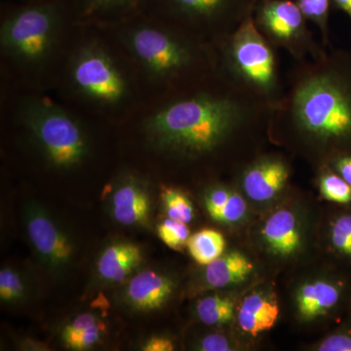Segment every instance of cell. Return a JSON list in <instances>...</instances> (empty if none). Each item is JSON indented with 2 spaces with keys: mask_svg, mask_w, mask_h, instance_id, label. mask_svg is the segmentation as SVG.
<instances>
[{
  "mask_svg": "<svg viewBox=\"0 0 351 351\" xmlns=\"http://www.w3.org/2000/svg\"><path fill=\"white\" fill-rule=\"evenodd\" d=\"M80 15L78 0H32L4 16L0 47L21 68H43L52 58L71 14Z\"/></svg>",
  "mask_w": 351,
  "mask_h": 351,
  "instance_id": "277c9868",
  "label": "cell"
},
{
  "mask_svg": "<svg viewBox=\"0 0 351 351\" xmlns=\"http://www.w3.org/2000/svg\"><path fill=\"white\" fill-rule=\"evenodd\" d=\"M280 314L276 297L258 292L247 295L237 311L240 329L252 337L269 331L276 326Z\"/></svg>",
  "mask_w": 351,
  "mask_h": 351,
  "instance_id": "e0dca14e",
  "label": "cell"
},
{
  "mask_svg": "<svg viewBox=\"0 0 351 351\" xmlns=\"http://www.w3.org/2000/svg\"><path fill=\"white\" fill-rule=\"evenodd\" d=\"M147 0H78L80 19L123 22L145 11Z\"/></svg>",
  "mask_w": 351,
  "mask_h": 351,
  "instance_id": "d6986e66",
  "label": "cell"
},
{
  "mask_svg": "<svg viewBox=\"0 0 351 351\" xmlns=\"http://www.w3.org/2000/svg\"><path fill=\"white\" fill-rule=\"evenodd\" d=\"M175 282L171 277L154 269L135 274L124 290V301L142 313L160 309L172 297Z\"/></svg>",
  "mask_w": 351,
  "mask_h": 351,
  "instance_id": "4fadbf2b",
  "label": "cell"
},
{
  "mask_svg": "<svg viewBox=\"0 0 351 351\" xmlns=\"http://www.w3.org/2000/svg\"><path fill=\"white\" fill-rule=\"evenodd\" d=\"M206 77L197 89L169 101L147 120L145 132L157 149L197 158L270 129L274 107L233 82L219 66L203 85Z\"/></svg>",
  "mask_w": 351,
  "mask_h": 351,
  "instance_id": "6da1fadb",
  "label": "cell"
},
{
  "mask_svg": "<svg viewBox=\"0 0 351 351\" xmlns=\"http://www.w3.org/2000/svg\"><path fill=\"white\" fill-rule=\"evenodd\" d=\"M186 225L188 223L167 218L157 226V234L169 248L180 250L182 247L186 246L191 237V232Z\"/></svg>",
  "mask_w": 351,
  "mask_h": 351,
  "instance_id": "f1b7e54d",
  "label": "cell"
},
{
  "mask_svg": "<svg viewBox=\"0 0 351 351\" xmlns=\"http://www.w3.org/2000/svg\"><path fill=\"white\" fill-rule=\"evenodd\" d=\"M335 5L343 11L351 20V0H332Z\"/></svg>",
  "mask_w": 351,
  "mask_h": 351,
  "instance_id": "836d02e7",
  "label": "cell"
},
{
  "mask_svg": "<svg viewBox=\"0 0 351 351\" xmlns=\"http://www.w3.org/2000/svg\"><path fill=\"white\" fill-rule=\"evenodd\" d=\"M24 217L29 242L41 262L55 271L66 269L75 257L71 237L36 203L27 205Z\"/></svg>",
  "mask_w": 351,
  "mask_h": 351,
  "instance_id": "30bf717a",
  "label": "cell"
},
{
  "mask_svg": "<svg viewBox=\"0 0 351 351\" xmlns=\"http://www.w3.org/2000/svg\"><path fill=\"white\" fill-rule=\"evenodd\" d=\"M162 203L167 218L177 219L184 223H189L195 218V207L189 196L174 188L163 189Z\"/></svg>",
  "mask_w": 351,
  "mask_h": 351,
  "instance_id": "484cf974",
  "label": "cell"
},
{
  "mask_svg": "<svg viewBox=\"0 0 351 351\" xmlns=\"http://www.w3.org/2000/svg\"><path fill=\"white\" fill-rule=\"evenodd\" d=\"M320 351H351V330L343 329L330 335L318 345Z\"/></svg>",
  "mask_w": 351,
  "mask_h": 351,
  "instance_id": "f546056e",
  "label": "cell"
},
{
  "mask_svg": "<svg viewBox=\"0 0 351 351\" xmlns=\"http://www.w3.org/2000/svg\"><path fill=\"white\" fill-rule=\"evenodd\" d=\"M321 195L328 201L339 205H351V186L338 173L324 165L319 177Z\"/></svg>",
  "mask_w": 351,
  "mask_h": 351,
  "instance_id": "d4e9b609",
  "label": "cell"
},
{
  "mask_svg": "<svg viewBox=\"0 0 351 351\" xmlns=\"http://www.w3.org/2000/svg\"><path fill=\"white\" fill-rule=\"evenodd\" d=\"M144 252L137 244L128 241L112 242L99 255L96 270L104 282H123L144 263Z\"/></svg>",
  "mask_w": 351,
  "mask_h": 351,
  "instance_id": "9a60e30c",
  "label": "cell"
},
{
  "mask_svg": "<svg viewBox=\"0 0 351 351\" xmlns=\"http://www.w3.org/2000/svg\"><path fill=\"white\" fill-rule=\"evenodd\" d=\"M27 286L24 277L13 267L0 270V300L7 304L19 302L25 299Z\"/></svg>",
  "mask_w": 351,
  "mask_h": 351,
  "instance_id": "83f0119b",
  "label": "cell"
},
{
  "mask_svg": "<svg viewBox=\"0 0 351 351\" xmlns=\"http://www.w3.org/2000/svg\"><path fill=\"white\" fill-rule=\"evenodd\" d=\"M69 77L77 96L100 108L119 107L130 95V84L123 69L97 43L84 44L76 51Z\"/></svg>",
  "mask_w": 351,
  "mask_h": 351,
  "instance_id": "ba28073f",
  "label": "cell"
},
{
  "mask_svg": "<svg viewBox=\"0 0 351 351\" xmlns=\"http://www.w3.org/2000/svg\"><path fill=\"white\" fill-rule=\"evenodd\" d=\"M235 306L232 298L212 295L196 302L195 311L201 322L218 326L230 322L234 317Z\"/></svg>",
  "mask_w": 351,
  "mask_h": 351,
  "instance_id": "603a6c76",
  "label": "cell"
},
{
  "mask_svg": "<svg viewBox=\"0 0 351 351\" xmlns=\"http://www.w3.org/2000/svg\"><path fill=\"white\" fill-rule=\"evenodd\" d=\"M20 119L46 160L57 169L75 168L89 154V141L80 122L51 101L38 98L23 101Z\"/></svg>",
  "mask_w": 351,
  "mask_h": 351,
  "instance_id": "8992f818",
  "label": "cell"
},
{
  "mask_svg": "<svg viewBox=\"0 0 351 351\" xmlns=\"http://www.w3.org/2000/svg\"><path fill=\"white\" fill-rule=\"evenodd\" d=\"M263 239L269 250L279 257H291L302 248L299 221L289 209L277 210L270 215L263 228Z\"/></svg>",
  "mask_w": 351,
  "mask_h": 351,
  "instance_id": "2e32d148",
  "label": "cell"
},
{
  "mask_svg": "<svg viewBox=\"0 0 351 351\" xmlns=\"http://www.w3.org/2000/svg\"><path fill=\"white\" fill-rule=\"evenodd\" d=\"M257 0H147L157 17L218 47L250 14Z\"/></svg>",
  "mask_w": 351,
  "mask_h": 351,
  "instance_id": "52a82bcc",
  "label": "cell"
},
{
  "mask_svg": "<svg viewBox=\"0 0 351 351\" xmlns=\"http://www.w3.org/2000/svg\"><path fill=\"white\" fill-rule=\"evenodd\" d=\"M253 18L265 39L276 49L287 51L295 62L319 57L327 49L313 38L295 1L257 0Z\"/></svg>",
  "mask_w": 351,
  "mask_h": 351,
  "instance_id": "9c48e42d",
  "label": "cell"
},
{
  "mask_svg": "<svg viewBox=\"0 0 351 351\" xmlns=\"http://www.w3.org/2000/svg\"><path fill=\"white\" fill-rule=\"evenodd\" d=\"M331 1L332 0H295V3L301 9L306 20L317 25L322 36L323 46L326 48L329 45L328 20Z\"/></svg>",
  "mask_w": 351,
  "mask_h": 351,
  "instance_id": "4316f807",
  "label": "cell"
},
{
  "mask_svg": "<svg viewBox=\"0 0 351 351\" xmlns=\"http://www.w3.org/2000/svg\"><path fill=\"white\" fill-rule=\"evenodd\" d=\"M254 269V263L243 253L228 252L206 265L204 280L211 288L230 287L246 281Z\"/></svg>",
  "mask_w": 351,
  "mask_h": 351,
  "instance_id": "ac0fdd59",
  "label": "cell"
},
{
  "mask_svg": "<svg viewBox=\"0 0 351 351\" xmlns=\"http://www.w3.org/2000/svg\"><path fill=\"white\" fill-rule=\"evenodd\" d=\"M105 331V323L96 314L82 313L64 327L61 339L68 350H89L98 345Z\"/></svg>",
  "mask_w": 351,
  "mask_h": 351,
  "instance_id": "44dd1931",
  "label": "cell"
},
{
  "mask_svg": "<svg viewBox=\"0 0 351 351\" xmlns=\"http://www.w3.org/2000/svg\"><path fill=\"white\" fill-rule=\"evenodd\" d=\"M124 32L127 49L147 75L158 82L193 84L219 68L216 45L163 20L134 22Z\"/></svg>",
  "mask_w": 351,
  "mask_h": 351,
  "instance_id": "3957f363",
  "label": "cell"
},
{
  "mask_svg": "<svg viewBox=\"0 0 351 351\" xmlns=\"http://www.w3.org/2000/svg\"><path fill=\"white\" fill-rule=\"evenodd\" d=\"M145 351H172L175 350L174 343L166 337L154 336L147 339L142 346Z\"/></svg>",
  "mask_w": 351,
  "mask_h": 351,
  "instance_id": "d6a6232c",
  "label": "cell"
},
{
  "mask_svg": "<svg viewBox=\"0 0 351 351\" xmlns=\"http://www.w3.org/2000/svg\"><path fill=\"white\" fill-rule=\"evenodd\" d=\"M197 350L201 351H230L234 350L230 339L221 334L207 335L200 339Z\"/></svg>",
  "mask_w": 351,
  "mask_h": 351,
  "instance_id": "4dcf8cb0",
  "label": "cell"
},
{
  "mask_svg": "<svg viewBox=\"0 0 351 351\" xmlns=\"http://www.w3.org/2000/svg\"><path fill=\"white\" fill-rule=\"evenodd\" d=\"M346 288L341 281L320 280L304 284L298 290L295 304L304 320H311L338 311L345 301Z\"/></svg>",
  "mask_w": 351,
  "mask_h": 351,
  "instance_id": "5bb4252c",
  "label": "cell"
},
{
  "mask_svg": "<svg viewBox=\"0 0 351 351\" xmlns=\"http://www.w3.org/2000/svg\"><path fill=\"white\" fill-rule=\"evenodd\" d=\"M152 201L144 181L127 175L119 179L110 195V210L113 219L126 226L149 223Z\"/></svg>",
  "mask_w": 351,
  "mask_h": 351,
  "instance_id": "8fae6325",
  "label": "cell"
},
{
  "mask_svg": "<svg viewBox=\"0 0 351 351\" xmlns=\"http://www.w3.org/2000/svg\"><path fill=\"white\" fill-rule=\"evenodd\" d=\"M25 1H32V0H25Z\"/></svg>",
  "mask_w": 351,
  "mask_h": 351,
  "instance_id": "e575fe53",
  "label": "cell"
},
{
  "mask_svg": "<svg viewBox=\"0 0 351 351\" xmlns=\"http://www.w3.org/2000/svg\"><path fill=\"white\" fill-rule=\"evenodd\" d=\"M204 205L214 221L226 225L239 223L246 216L247 203L233 189L214 186L205 193Z\"/></svg>",
  "mask_w": 351,
  "mask_h": 351,
  "instance_id": "ffe728a7",
  "label": "cell"
},
{
  "mask_svg": "<svg viewBox=\"0 0 351 351\" xmlns=\"http://www.w3.org/2000/svg\"><path fill=\"white\" fill-rule=\"evenodd\" d=\"M351 186V154L336 157L327 164Z\"/></svg>",
  "mask_w": 351,
  "mask_h": 351,
  "instance_id": "1f68e13d",
  "label": "cell"
},
{
  "mask_svg": "<svg viewBox=\"0 0 351 351\" xmlns=\"http://www.w3.org/2000/svg\"><path fill=\"white\" fill-rule=\"evenodd\" d=\"M219 66L247 91L276 108L285 86L276 48L258 31L253 13L218 45Z\"/></svg>",
  "mask_w": 351,
  "mask_h": 351,
  "instance_id": "5b68a950",
  "label": "cell"
},
{
  "mask_svg": "<svg viewBox=\"0 0 351 351\" xmlns=\"http://www.w3.org/2000/svg\"><path fill=\"white\" fill-rule=\"evenodd\" d=\"M295 63L270 129L323 157L327 165L351 154V52L326 49Z\"/></svg>",
  "mask_w": 351,
  "mask_h": 351,
  "instance_id": "7a4b0ae2",
  "label": "cell"
},
{
  "mask_svg": "<svg viewBox=\"0 0 351 351\" xmlns=\"http://www.w3.org/2000/svg\"><path fill=\"white\" fill-rule=\"evenodd\" d=\"M329 242L339 258L351 263V210L341 212L332 219Z\"/></svg>",
  "mask_w": 351,
  "mask_h": 351,
  "instance_id": "cb8c5ba5",
  "label": "cell"
},
{
  "mask_svg": "<svg viewBox=\"0 0 351 351\" xmlns=\"http://www.w3.org/2000/svg\"><path fill=\"white\" fill-rule=\"evenodd\" d=\"M186 247L196 263L207 265L225 253L226 239L221 232L206 228L191 235Z\"/></svg>",
  "mask_w": 351,
  "mask_h": 351,
  "instance_id": "7402d4cb",
  "label": "cell"
},
{
  "mask_svg": "<svg viewBox=\"0 0 351 351\" xmlns=\"http://www.w3.org/2000/svg\"><path fill=\"white\" fill-rule=\"evenodd\" d=\"M290 168L278 156H267L249 165L242 175V188L246 195L257 202L276 197L287 184Z\"/></svg>",
  "mask_w": 351,
  "mask_h": 351,
  "instance_id": "7c38bea8",
  "label": "cell"
}]
</instances>
